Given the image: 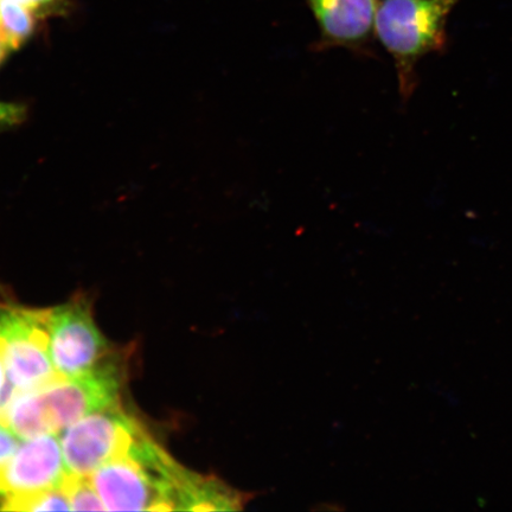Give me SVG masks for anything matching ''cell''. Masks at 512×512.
Here are the masks:
<instances>
[{
  "label": "cell",
  "mask_w": 512,
  "mask_h": 512,
  "mask_svg": "<svg viewBox=\"0 0 512 512\" xmlns=\"http://www.w3.org/2000/svg\"><path fill=\"white\" fill-rule=\"evenodd\" d=\"M195 475L146 432L89 478L108 511H169L183 510Z\"/></svg>",
  "instance_id": "1"
},
{
  "label": "cell",
  "mask_w": 512,
  "mask_h": 512,
  "mask_svg": "<svg viewBox=\"0 0 512 512\" xmlns=\"http://www.w3.org/2000/svg\"><path fill=\"white\" fill-rule=\"evenodd\" d=\"M460 0H381L375 34L393 57L403 102L418 88V64L447 47V22Z\"/></svg>",
  "instance_id": "2"
},
{
  "label": "cell",
  "mask_w": 512,
  "mask_h": 512,
  "mask_svg": "<svg viewBox=\"0 0 512 512\" xmlns=\"http://www.w3.org/2000/svg\"><path fill=\"white\" fill-rule=\"evenodd\" d=\"M50 310L0 304V347L12 392L46 387L59 379L50 356Z\"/></svg>",
  "instance_id": "3"
},
{
  "label": "cell",
  "mask_w": 512,
  "mask_h": 512,
  "mask_svg": "<svg viewBox=\"0 0 512 512\" xmlns=\"http://www.w3.org/2000/svg\"><path fill=\"white\" fill-rule=\"evenodd\" d=\"M145 428L119 405L64 428L59 435L70 475L91 477L100 467L130 450Z\"/></svg>",
  "instance_id": "4"
},
{
  "label": "cell",
  "mask_w": 512,
  "mask_h": 512,
  "mask_svg": "<svg viewBox=\"0 0 512 512\" xmlns=\"http://www.w3.org/2000/svg\"><path fill=\"white\" fill-rule=\"evenodd\" d=\"M124 373L123 361L108 355L85 373L60 376L41 388L53 431L60 433L87 415L119 405Z\"/></svg>",
  "instance_id": "5"
},
{
  "label": "cell",
  "mask_w": 512,
  "mask_h": 512,
  "mask_svg": "<svg viewBox=\"0 0 512 512\" xmlns=\"http://www.w3.org/2000/svg\"><path fill=\"white\" fill-rule=\"evenodd\" d=\"M49 342L51 361L63 377L85 373L108 356V343L83 298L50 309Z\"/></svg>",
  "instance_id": "6"
},
{
  "label": "cell",
  "mask_w": 512,
  "mask_h": 512,
  "mask_svg": "<svg viewBox=\"0 0 512 512\" xmlns=\"http://www.w3.org/2000/svg\"><path fill=\"white\" fill-rule=\"evenodd\" d=\"M69 476L59 433L24 439L0 471V510L11 497L63 488Z\"/></svg>",
  "instance_id": "7"
},
{
  "label": "cell",
  "mask_w": 512,
  "mask_h": 512,
  "mask_svg": "<svg viewBox=\"0 0 512 512\" xmlns=\"http://www.w3.org/2000/svg\"><path fill=\"white\" fill-rule=\"evenodd\" d=\"M315 17L319 36L312 50L347 49L374 57L377 10L381 0H305Z\"/></svg>",
  "instance_id": "8"
},
{
  "label": "cell",
  "mask_w": 512,
  "mask_h": 512,
  "mask_svg": "<svg viewBox=\"0 0 512 512\" xmlns=\"http://www.w3.org/2000/svg\"><path fill=\"white\" fill-rule=\"evenodd\" d=\"M34 30V11L11 0H0V36L11 50L21 48Z\"/></svg>",
  "instance_id": "9"
},
{
  "label": "cell",
  "mask_w": 512,
  "mask_h": 512,
  "mask_svg": "<svg viewBox=\"0 0 512 512\" xmlns=\"http://www.w3.org/2000/svg\"><path fill=\"white\" fill-rule=\"evenodd\" d=\"M8 511H67L72 510L66 489L55 488L27 496L11 497L3 505Z\"/></svg>",
  "instance_id": "10"
},
{
  "label": "cell",
  "mask_w": 512,
  "mask_h": 512,
  "mask_svg": "<svg viewBox=\"0 0 512 512\" xmlns=\"http://www.w3.org/2000/svg\"><path fill=\"white\" fill-rule=\"evenodd\" d=\"M73 511H104V502L91 478L70 475L64 484Z\"/></svg>",
  "instance_id": "11"
},
{
  "label": "cell",
  "mask_w": 512,
  "mask_h": 512,
  "mask_svg": "<svg viewBox=\"0 0 512 512\" xmlns=\"http://www.w3.org/2000/svg\"><path fill=\"white\" fill-rule=\"evenodd\" d=\"M27 117V108L22 105L0 101V132L23 123Z\"/></svg>",
  "instance_id": "12"
},
{
  "label": "cell",
  "mask_w": 512,
  "mask_h": 512,
  "mask_svg": "<svg viewBox=\"0 0 512 512\" xmlns=\"http://www.w3.org/2000/svg\"><path fill=\"white\" fill-rule=\"evenodd\" d=\"M21 441L9 427L0 422V471L14 456Z\"/></svg>",
  "instance_id": "13"
},
{
  "label": "cell",
  "mask_w": 512,
  "mask_h": 512,
  "mask_svg": "<svg viewBox=\"0 0 512 512\" xmlns=\"http://www.w3.org/2000/svg\"><path fill=\"white\" fill-rule=\"evenodd\" d=\"M11 2L23 5L25 8L37 12L38 10L47 9L48 6L55 4L57 0H11Z\"/></svg>",
  "instance_id": "14"
},
{
  "label": "cell",
  "mask_w": 512,
  "mask_h": 512,
  "mask_svg": "<svg viewBox=\"0 0 512 512\" xmlns=\"http://www.w3.org/2000/svg\"><path fill=\"white\" fill-rule=\"evenodd\" d=\"M6 390H8V377H6L3 351L0 347V402H2Z\"/></svg>",
  "instance_id": "15"
},
{
  "label": "cell",
  "mask_w": 512,
  "mask_h": 512,
  "mask_svg": "<svg viewBox=\"0 0 512 512\" xmlns=\"http://www.w3.org/2000/svg\"><path fill=\"white\" fill-rule=\"evenodd\" d=\"M11 49L9 48L8 44L3 40L2 36H0V66H2L3 62L6 60V57H8Z\"/></svg>",
  "instance_id": "16"
}]
</instances>
